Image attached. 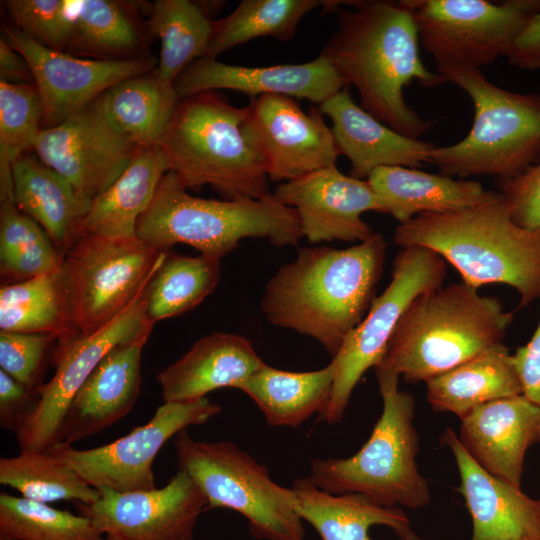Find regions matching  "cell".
<instances>
[{
	"mask_svg": "<svg viewBox=\"0 0 540 540\" xmlns=\"http://www.w3.org/2000/svg\"><path fill=\"white\" fill-rule=\"evenodd\" d=\"M355 6L334 11L338 29L320 54L348 86L357 89L366 112L396 132L418 139L432 123L407 104L404 87L413 80L426 87L447 81L423 64L417 26L403 0L358 1Z\"/></svg>",
	"mask_w": 540,
	"mask_h": 540,
	"instance_id": "cell-1",
	"label": "cell"
},
{
	"mask_svg": "<svg viewBox=\"0 0 540 540\" xmlns=\"http://www.w3.org/2000/svg\"><path fill=\"white\" fill-rule=\"evenodd\" d=\"M385 251L378 233L347 249L302 248L267 283L261 311L272 325L313 338L334 357L375 298Z\"/></svg>",
	"mask_w": 540,
	"mask_h": 540,
	"instance_id": "cell-2",
	"label": "cell"
},
{
	"mask_svg": "<svg viewBox=\"0 0 540 540\" xmlns=\"http://www.w3.org/2000/svg\"><path fill=\"white\" fill-rule=\"evenodd\" d=\"M394 242L436 252L474 288L493 283L515 288L521 307L540 298V230L517 224L499 191L487 190L466 209L419 214L396 227Z\"/></svg>",
	"mask_w": 540,
	"mask_h": 540,
	"instance_id": "cell-3",
	"label": "cell"
},
{
	"mask_svg": "<svg viewBox=\"0 0 540 540\" xmlns=\"http://www.w3.org/2000/svg\"><path fill=\"white\" fill-rule=\"evenodd\" d=\"M512 321L497 297L464 282L426 291L409 304L375 367L427 382L501 342Z\"/></svg>",
	"mask_w": 540,
	"mask_h": 540,
	"instance_id": "cell-4",
	"label": "cell"
},
{
	"mask_svg": "<svg viewBox=\"0 0 540 540\" xmlns=\"http://www.w3.org/2000/svg\"><path fill=\"white\" fill-rule=\"evenodd\" d=\"M245 122L246 108L218 91L180 99L159 143L168 171L187 189L209 185L226 199L269 194L267 166Z\"/></svg>",
	"mask_w": 540,
	"mask_h": 540,
	"instance_id": "cell-5",
	"label": "cell"
},
{
	"mask_svg": "<svg viewBox=\"0 0 540 540\" xmlns=\"http://www.w3.org/2000/svg\"><path fill=\"white\" fill-rule=\"evenodd\" d=\"M136 236L159 251L181 243L221 259L244 238H263L284 247L297 245L303 234L297 211L272 194L258 199H203L188 194L179 178L168 171L137 221Z\"/></svg>",
	"mask_w": 540,
	"mask_h": 540,
	"instance_id": "cell-6",
	"label": "cell"
},
{
	"mask_svg": "<svg viewBox=\"0 0 540 540\" xmlns=\"http://www.w3.org/2000/svg\"><path fill=\"white\" fill-rule=\"evenodd\" d=\"M447 82L464 90L474 104V120L458 143L431 150L445 176L515 177L540 160V94L517 93L490 82L480 68L436 62Z\"/></svg>",
	"mask_w": 540,
	"mask_h": 540,
	"instance_id": "cell-7",
	"label": "cell"
},
{
	"mask_svg": "<svg viewBox=\"0 0 540 540\" xmlns=\"http://www.w3.org/2000/svg\"><path fill=\"white\" fill-rule=\"evenodd\" d=\"M374 370L383 408L369 439L348 458L313 459L308 478L327 492L362 494L384 507H425L431 493L416 461L414 398L399 390V374L381 367Z\"/></svg>",
	"mask_w": 540,
	"mask_h": 540,
	"instance_id": "cell-8",
	"label": "cell"
},
{
	"mask_svg": "<svg viewBox=\"0 0 540 540\" xmlns=\"http://www.w3.org/2000/svg\"><path fill=\"white\" fill-rule=\"evenodd\" d=\"M179 470L195 481L207 509L227 508L248 522L258 540H305L293 489L277 484L268 468L229 440H196L187 428L174 437Z\"/></svg>",
	"mask_w": 540,
	"mask_h": 540,
	"instance_id": "cell-9",
	"label": "cell"
},
{
	"mask_svg": "<svg viewBox=\"0 0 540 540\" xmlns=\"http://www.w3.org/2000/svg\"><path fill=\"white\" fill-rule=\"evenodd\" d=\"M169 251L139 240L82 235L64 255L62 272L73 321L91 334L117 317L146 287Z\"/></svg>",
	"mask_w": 540,
	"mask_h": 540,
	"instance_id": "cell-10",
	"label": "cell"
},
{
	"mask_svg": "<svg viewBox=\"0 0 540 540\" xmlns=\"http://www.w3.org/2000/svg\"><path fill=\"white\" fill-rule=\"evenodd\" d=\"M445 276V260L436 252L420 246L402 248L398 252L390 283L373 299L366 316L332 357V395L319 421L337 424L342 420L355 386L369 368H374L383 359L389 340L409 304L418 295L441 287Z\"/></svg>",
	"mask_w": 540,
	"mask_h": 540,
	"instance_id": "cell-11",
	"label": "cell"
},
{
	"mask_svg": "<svg viewBox=\"0 0 540 540\" xmlns=\"http://www.w3.org/2000/svg\"><path fill=\"white\" fill-rule=\"evenodd\" d=\"M436 62L480 68L507 57L540 0H403Z\"/></svg>",
	"mask_w": 540,
	"mask_h": 540,
	"instance_id": "cell-12",
	"label": "cell"
},
{
	"mask_svg": "<svg viewBox=\"0 0 540 540\" xmlns=\"http://www.w3.org/2000/svg\"><path fill=\"white\" fill-rule=\"evenodd\" d=\"M222 411L207 397L164 402L144 425L115 441L91 449L59 442L46 451L56 455L96 489L131 492L156 488L153 461L164 444L180 431L202 425Z\"/></svg>",
	"mask_w": 540,
	"mask_h": 540,
	"instance_id": "cell-13",
	"label": "cell"
},
{
	"mask_svg": "<svg viewBox=\"0 0 540 540\" xmlns=\"http://www.w3.org/2000/svg\"><path fill=\"white\" fill-rule=\"evenodd\" d=\"M145 288L104 327L54 349L55 373L36 391L38 406L16 434L20 451H46L58 443L69 404L106 354L154 325L146 317Z\"/></svg>",
	"mask_w": 540,
	"mask_h": 540,
	"instance_id": "cell-14",
	"label": "cell"
},
{
	"mask_svg": "<svg viewBox=\"0 0 540 540\" xmlns=\"http://www.w3.org/2000/svg\"><path fill=\"white\" fill-rule=\"evenodd\" d=\"M3 30L2 38L32 70L42 106V129L59 125L89 107L110 87L158 65L151 55L129 60L79 58L47 48L14 26Z\"/></svg>",
	"mask_w": 540,
	"mask_h": 540,
	"instance_id": "cell-15",
	"label": "cell"
},
{
	"mask_svg": "<svg viewBox=\"0 0 540 540\" xmlns=\"http://www.w3.org/2000/svg\"><path fill=\"white\" fill-rule=\"evenodd\" d=\"M245 108L247 132L270 180L283 183L336 164L340 153L319 108L304 112L294 98L279 94L252 98Z\"/></svg>",
	"mask_w": 540,
	"mask_h": 540,
	"instance_id": "cell-16",
	"label": "cell"
},
{
	"mask_svg": "<svg viewBox=\"0 0 540 540\" xmlns=\"http://www.w3.org/2000/svg\"><path fill=\"white\" fill-rule=\"evenodd\" d=\"M98 491L97 501L78 503V508L102 534L119 540H193L208 504L195 481L179 469L161 488Z\"/></svg>",
	"mask_w": 540,
	"mask_h": 540,
	"instance_id": "cell-17",
	"label": "cell"
},
{
	"mask_svg": "<svg viewBox=\"0 0 540 540\" xmlns=\"http://www.w3.org/2000/svg\"><path fill=\"white\" fill-rule=\"evenodd\" d=\"M136 148L90 105L57 126L41 129L34 151L91 203L121 175Z\"/></svg>",
	"mask_w": 540,
	"mask_h": 540,
	"instance_id": "cell-18",
	"label": "cell"
},
{
	"mask_svg": "<svg viewBox=\"0 0 540 540\" xmlns=\"http://www.w3.org/2000/svg\"><path fill=\"white\" fill-rule=\"evenodd\" d=\"M272 195L297 211L303 237L311 243L364 241L374 232L361 215L386 213L367 180L347 176L336 165L280 183Z\"/></svg>",
	"mask_w": 540,
	"mask_h": 540,
	"instance_id": "cell-19",
	"label": "cell"
},
{
	"mask_svg": "<svg viewBox=\"0 0 540 540\" xmlns=\"http://www.w3.org/2000/svg\"><path fill=\"white\" fill-rule=\"evenodd\" d=\"M174 86L186 98L205 91L229 89L252 98L279 94L322 104L348 86L334 66L320 54L302 64L246 67L202 57L193 61L176 79Z\"/></svg>",
	"mask_w": 540,
	"mask_h": 540,
	"instance_id": "cell-20",
	"label": "cell"
},
{
	"mask_svg": "<svg viewBox=\"0 0 540 540\" xmlns=\"http://www.w3.org/2000/svg\"><path fill=\"white\" fill-rule=\"evenodd\" d=\"M153 327L106 354L69 404L59 442L72 445L102 432L130 412L140 394L141 355Z\"/></svg>",
	"mask_w": 540,
	"mask_h": 540,
	"instance_id": "cell-21",
	"label": "cell"
},
{
	"mask_svg": "<svg viewBox=\"0 0 540 540\" xmlns=\"http://www.w3.org/2000/svg\"><path fill=\"white\" fill-rule=\"evenodd\" d=\"M459 440L489 474L521 487L526 451L540 443V407L523 395L483 404L461 419Z\"/></svg>",
	"mask_w": 540,
	"mask_h": 540,
	"instance_id": "cell-22",
	"label": "cell"
},
{
	"mask_svg": "<svg viewBox=\"0 0 540 540\" xmlns=\"http://www.w3.org/2000/svg\"><path fill=\"white\" fill-rule=\"evenodd\" d=\"M441 439L458 467V490L472 518L471 540H540V498L533 499L485 471L451 428Z\"/></svg>",
	"mask_w": 540,
	"mask_h": 540,
	"instance_id": "cell-23",
	"label": "cell"
},
{
	"mask_svg": "<svg viewBox=\"0 0 540 540\" xmlns=\"http://www.w3.org/2000/svg\"><path fill=\"white\" fill-rule=\"evenodd\" d=\"M319 109L330 118L339 153L349 159L354 178L367 179L379 167L417 168L432 163L434 144L402 135L377 120L354 102L349 86Z\"/></svg>",
	"mask_w": 540,
	"mask_h": 540,
	"instance_id": "cell-24",
	"label": "cell"
},
{
	"mask_svg": "<svg viewBox=\"0 0 540 540\" xmlns=\"http://www.w3.org/2000/svg\"><path fill=\"white\" fill-rule=\"evenodd\" d=\"M263 364L247 338L214 332L159 372L157 382L164 402L196 400L220 388L237 389Z\"/></svg>",
	"mask_w": 540,
	"mask_h": 540,
	"instance_id": "cell-25",
	"label": "cell"
},
{
	"mask_svg": "<svg viewBox=\"0 0 540 540\" xmlns=\"http://www.w3.org/2000/svg\"><path fill=\"white\" fill-rule=\"evenodd\" d=\"M295 510L322 540H372L374 525L391 528L400 540H421L399 507H384L358 493L333 494L317 487L308 477L298 478L291 487Z\"/></svg>",
	"mask_w": 540,
	"mask_h": 540,
	"instance_id": "cell-26",
	"label": "cell"
},
{
	"mask_svg": "<svg viewBox=\"0 0 540 540\" xmlns=\"http://www.w3.org/2000/svg\"><path fill=\"white\" fill-rule=\"evenodd\" d=\"M12 186L18 209L45 230L64 257L83 235L91 203L59 173L28 154L13 165Z\"/></svg>",
	"mask_w": 540,
	"mask_h": 540,
	"instance_id": "cell-27",
	"label": "cell"
},
{
	"mask_svg": "<svg viewBox=\"0 0 540 540\" xmlns=\"http://www.w3.org/2000/svg\"><path fill=\"white\" fill-rule=\"evenodd\" d=\"M167 172L159 145L137 146L121 175L91 202L83 221V235L112 239L137 237V221L150 206Z\"/></svg>",
	"mask_w": 540,
	"mask_h": 540,
	"instance_id": "cell-28",
	"label": "cell"
},
{
	"mask_svg": "<svg viewBox=\"0 0 540 540\" xmlns=\"http://www.w3.org/2000/svg\"><path fill=\"white\" fill-rule=\"evenodd\" d=\"M399 224L422 213H446L472 207L487 190L473 180L453 179L416 168L386 166L366 179Z\"/></svg>",
	"mask_w": 540,
	"mask_h": 540,
	"instance_id": "cell-29",
	"label": "cell"
},
{
	"mask_svg": "<svg viewBox=\"0 0 540 540\" xmlns=\"http://www.w3.org/2000/svg\"><path fill=\"white\" fill-rule=\"evenodd\" d=\"M426 385L435 411L451 412L461 419L483 404L522 395L514 355L502 341Z\"/></svg>",
	"mask_w": 540,
	"mask_h": 540,
	"instance_id": "cell-30",
	"label": "cell"
},
{
	"mask_svg": "<svg viewBox=\"0 0 540 540\" xmlns=\"http://www.w3.org/2000/svg\"><path fill=\"white\" fill-rule=\"evenodd\" d=\"M180 101L173 83L156 69L123 80L104 91L91 105L136 146H158Z\"/></svg>",
	"mask_w": 540,
	"mask_h": 540,
	"instance_id": "cell-31",
	"label": "cell"
},
{
	"mask_svg": "<svg viewBox=\"0 0 540 540\" xmlns=\"http://www.w3.org/2000/svg\"><path fill=\"white\" fill-rule=\"evenodd\" d=\"M151 36L134 2L81 0L77 1L67 53L96 60L145 57Z\"/></svg>",
	"mask_w": 540,
	"mask_h": 540,
	"instance_id": "cell-32",
	"label": "cell"
},
{
	"mask_svg": "<svg viewBox=\"0 0 540 540\" xmlns=\"http://www.w3.org/2000/svg\"><path fill=\"white\" fill-rule=\"evenodd\" d=\"M334 367L291 372L263 364L239 385L262 412L268 425L297 427L311 415H322L330 402Z\"/></svg>",
	"mask_w": 540,
	"mask_h": 540,
	"instance_id": "cell-33",
	"label": "cell"
},
{
	"mask_svg": "<svg viewBox=\"0 0 540 540\" xmlns=\"http://www.w3.org/2000/svg\"><path fill=\"white\" fill-rule=\"evenodd\" d=\"M0 329L5 332L45 334L59 349L78 338L62 266L53 272L0 290Z\"/></svg>",
	"mask_w": 540,
	"mask_h": 540,
	"instance_id": "cell-34",
	"label": "cell"
},
{
	"mask_svg": "<svg viewBox=\"0 0 540 540\" xmlns=\"http://www.w3.org/2000/svg\"><path fill=\"white\" fill-rule=\"evenodd\" d=\"M221 259L168 252L144 291L147 319L156 322L188 312L218 284Z\"/></svg>",
	"mask_w": 540,
	"mask_h": 540,
	"instance_id": "cell-35",
	"label": "cell"
},
{
	"mask_svg": "<svg viewBox=\"0 0 540 540\" xmlns=\"http://www.w3.org/2000/svg\"><path fill=\"white\" fill-rule=\"evenodd\" d=\"M150 32L161 41L158 75L173 83L196 59L206 56L212 31L200 4L189 0H157L147 21Z\"/></svg>",
	"mask_w": 540,
	"mask_h": 540,
	"instance_id": "cell-36",
	"label": "cell"
},
{
	"mask_svg": "<svg viewBox=\"0 0 540 540\" xmlns=\"http://www.w3.org/2000/svg\"><path fill=\"white\" fill-rule=\"evenodd\" d=\"M326 0H243L228 16L212 20L205 57L216 59L225 51L259 37L288 41L302 18Z\"/></svg>",
	"mask_w": 540,
	"mask_h": 540,
	"instance_id": "cell-37",
	"label": "cell"
},
{
	"mask_svg": "<svg viewBox=\"0 0 540 540\" xmlns=\"http://www.w3.org/2000/svg\"><path fill=\"white\" fill-rule=\"evenodd\" d=\"M0 483L27 499L47 504L60 500L92 504L100 497L98 489L48 451H20L17 456L1 457Z\"/></svg>",
	"mask_w": 540,
	"mask_h": 540,
	"instance_id": "cell-38",
	"label": "cell"
},
{
	"mask_svg": "<svg viewBox=\"0 0 540 540\" xmlns=\"http://www.w3.org/2000/svg\"><path fill=\"white\" fill-rule=\"evenodd\" d=\"M63 256L45 230L16 206L0 200V272L2 279L21 282L58 270Z\"/></svg>",
	"mask_w": 540,
	"mask_h": 540,
	"instance_id": "cell-39",
	"label": "cell"
},
{
	"mask_svg": "<svg viewBox=\"0 0 540 540\" xmlns=\"http://www.w3.org/2000/svg\"><path fill=\"white\" fill-rule=\"evenodd\" d=\"M93 521L47 503L0 494V538L4 540H105Z\"/></svg>",
	"mask_w": 540,
	"mask_h": 540,
	"instance_id": "cell-40",
	"label": "cell"
},
{
	"mask_svg": "<svg viewBox=\"0 0 540 540\" xmlns=\"http://www.w3.org/2000/svg\"><path fill=\"white\" fill-rule=\"evenodd\" d=\"M41 123L42 106L36 85L0 80V200L14 199L13 165L34 150Z\"/></svg>",
	"mask_w": 540,
	"mask_h": 540,
	"instance_id": "cell-41",
	"label": "cell"
},
{
	"mask_svg": "<svg viewBox=\"0 0 540 540\" xmlns=\"http://www.w3.org/2000/svg\"><path fill=\"white\" fill-rule=\"evenodd\" d=\"M13 26L52 50L67 52L77 1L8 0Z\"/></svg>",
	"mask_w": 540,
	"mask_h": 540,
	"instance_id": "cell-42",
	"label": "cell"
},
{
	"mask_svg": "<svg viewBox=\"0 0 540 540\" xmlns=\"http://www.w3.org/2000/svg\"><path fill=\"white\" fill-rule=\"evenodd\" d=\"M54 341L45 334L0 331L1 370L36 392L43 385L41 377Z\"/></svg>",
	"mask_w": 540,
	"mask_h": 540,
	"instance_id": "cell-43",
	"label": "cell"
},
{
	"mask_svg": "<svg viewBox=\"0 0 540 540\" xmlns=\"http://www.w3.org/2000/svg\"><path fill=\"white\" fill-rule=\"evenodd\" d=\"M498 180L514 221L526 229L540 230V163L515 177Z\"/></svg>",
	"mask_w": 540,
	"mask_h": 540,
	"instance_id": "cell-44",
	"label": "cell"
},
{
	"mask_svg": "<svg viewBox=\"0 0 540 540\" xmlns=\"http://www.w3.org/2000/svg\"><path fill=\"white\" fill-rule=\"evenodd\" d=\"M38 403L37 392L29 390L0 369V425L4 429L17 434Z\"/></svg>",
	"mask_w": 540,
	"mask_h": 540,
	"instance_id": "cell-45",
	"label": "cell"
},
{
	"mask_svg": "<svg viewBox=\"0 0 540 540\" xmlns=\"http://www.w3.org/2000/svg\"><path fill=\"white\" fill-rule=\"evenodd\" d=\"M514 359L522 395L540 407V321L530 341L516 350Z\"/></svg>",
	"mask_w": 540,
	"mask_h": 540,
	"instance_id": "cell-46",
	"label": "cell"
},
{
	"mask_svg": "<svg viewBox=\"0 0 540 540\" xmlns=\"http://www.w3.org/2000/svg\"><path fill=\"white\" fill-rule=\"evenodd\" d=\"M506 58L520 69H540V11L518 34Z\"/></svg>",
	"mask_w": 540,
	"mask_h": 540,
	"instance_id": "cell-47",
	"label": "cell"
},
{
	"mask_svg": "<svg viewBox=\"0 0 540 540\" xmlns=\"http://www.w3.org/2000/svg\"><path fill=\"white\" fill-rule=\"evenodd\" d=\"M0 78L12 84H35L28 62L2 37L0 39Z\"/></svg>",
	"mask_w": 540,
	"mask_h": 540,
	"instance_id": "cell-48",
	"label": "cell"
},
{
	"mask_svg": "<svg viewBox=\"0 0 540 540\" xmlns=\"http://www.w3.org/2000/svg\"><path fill=\"white\" fill-rule=\"evenodd\" d=\"M0 540H4V539L0 538ZM105 540H119V539L114 537L113 535H105Z\"/></svg>",
	"mask_w": 540,
	"mask_h": 540,
	"instance_id": "cell-49",
	"label": "cell"
}]
</instances>
